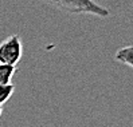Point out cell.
Wrapping results in <instances>:
<instances>
[{"label":"cell","mask_w":133,"mask_h":127,"mask_svg":"<svg viewBox=\"0 0 133 127\" xmlns=\"http://www.w3.org/2000/svg\"><path fill=\"white\" fill-rule=\"evenodd\" d=\"M44 2L69 13H86L98 18H108L110 15L108 8L96 3L94 0H44Z\"/></svg>","instance_id":"6da1fadb"},{"label":"cell","mask_w":133,"mask_h":127,"mask_svg":"<svg viewBox=\"0 0 133 127\" xmlns=\"http://www.w3.org/2000/svg\"><path fill=\"white\" fill-rule=\"evenodd\" d=\"M2 111H3V110H2V107H0V116H2Z\"/></svg>","instance_id":"8992f818"},{"label":"cell","mask_w":133,"mask_h":127,"mask_svg":"<svg viewBox=\"0 0 133 127\" xmlns=\"http://www.w3.org/2000/svg\"><path fill=\"white\" fill-rule=\"evenodd\" d=\"M114 59L132 68L133 67V47L127 46V47H122V48L117 50V52L114 55Z\"/></svg>","instance_id":"3957f363"},{"label":"cell","mask_w":133,"mask_h":127,"mask_svg":"<svg viewBox=\"0 0 133 127\" xmlns=\"http://www.w3.org/2000/svg\"><path fill=\"white\" fill-rule=\"evenodd\" d=\"M23 55V44L18 35H11L0 43V64L15 66L20 62Z\"/></svg>","instance_id":"7a4b0ae2"},{"label":"cell","mask_w":133,"mask_h":127,"mask_svg":"<svg viewBox=\"0 0 133 127\" xmlns=\"http://www.w3.org/2000/svg\"><path fill=\"white\" fill-rule=\"evenodd\" d=\"M15 72H16L15 66L0 64V84H11Z\"/></svg>","instance_id":"277c9868"},{"label":"cell","mask_w":133,"mask_h":127,"mask_svg":"<svg viewBox=\"0 0 133 127\" xmlns=\"http://www.w3.org/2000/svg\"><path fill=\"white\" fill-rule=\"evenodd\" d=\"M14 91H15V86L12 83L11 84H0V107L10 100Z\"/></svg>","instance_id":"5b68a950"}]
</instances>
